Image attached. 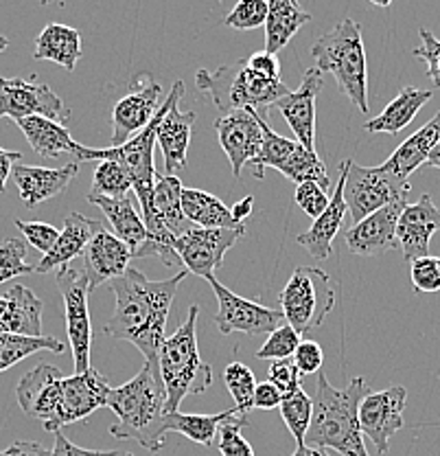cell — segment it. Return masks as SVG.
Instances as JSON below:
<instances>
[{
    "label": "cell",
    "mask_w": 440,
    "mask_h": 456,
    "mask_svg": "<svg viewBox=\"0 0 440 456\" xmlns=\"http://www.w3.org/2000/svg\"><path fill=\"white\" fill-rule=\"evenodd\" d=\"M248 426V415L236 412L230 417L224 426L217 432V448H220L221 456H257L254 454L252 445L244 439L241 430Z\"/></svg>",
    "instance_id": "42"
},
{
    "label": "cell",
    "mask_w": 440,
    "mask_h": 456,
    "mask_svg": "<svg viewBox=\"0 0 440 456\" xmlns=\"http://www.w3.org/2000/svg\"><path fill=\"white\" fill-rule=\"evenodd\" d=\"M408 402L405 387H390L386 391H368L359 402V430L372 441L377 452L386 454L390 439L404 428V411Z\"/></svg>",
    "instance_id": "14"
},
{
    "label": "cell",
    "mask_w": 440,
    "mask_h": 456,
    "mask_svg": "<svg viewBox=\"0 0 440 456\" xmlns=\"http://www.w3.org/2000/svg\"><path fill=\"white\" fill-rule=\"evenodd\" d=\"M283 421H285L287 430L292 432V436L296 439V445H305L307 430L311 426V415H314V403H311L309 395H307L302 388H296V391L283 395L281 406Z\"/></svg>",
    "instance_id": "39"
},
{
    "label": "cell",
    "mask_w": 440,
    "mask_h": 456,
    "mask_svg": "<svg viewBox=\"0 0 440 456\" xmlns=\"http://www.w3.org/2000/svg\"><path fill=\"white\" fill-rule=\"evenodd\" d=\"M368 393L366 379L353 378L342 391L331 387L324 373H318L311 426L307 430L305 444L316 448L335 450L342 456H368L359 430V402Z\"/></svg>",
    "instance_id": "3"
},
{
    "label": "cell",
    "mask_w": 440,
    "mask_h": 456,
    "mask_svg": "<svg viewBox=\"0 0 440 456\" xmlns=\"http://www.w3.org/2000/svg\"><path fill=\"white\" fill-rule=\"evenodd\" d=\"M252 211H254V198L252 196H245L244 200H239L235 207H230V213H233L236 224H244V220L248 216H252Z\"/></svg>",
    "instance_id": "56"
},
{
    "label": "cell",
    "mask_w": 440,
    "mask_h": 456,
    "mask_svg": "<svg viewBox=\"0 0 440 456\" xmlns=\"http://www.w3.org/2000/svg\"><path fill=\"white\" fill-rule=\"evenodd\" d=\"M134 191L125 193L121 198H103V196H92L88 193V202L94 207L101 208L106 213L108 222L112 226V235H116L123 244L130 246L132 255L139 248L140 244L147 240V228L140 216V204L136 196H132Z\"/></svg>",
    "instance_id": "26"
},
{
    "label": "cell",
    "mask_w": 440,
    "mask_h": 456,
    "mask_svg": "<svg viewBox=\"0 0 440 456\" xmlns=\"http://www.w3.org/2000/svg\"><path fill=\"white\" fill-rule=\"evenodd\" d=\"M36 60H49L73 73L82 57V33L73 27L46 25L36 40Z\"/></svg>",
    "instance_id": "31"
},
{
    "label": "cell",
    "mask_w": 440,
    "mask_h": 456,
    "mask_svg": "<svg viewBox=\"0 0 440 456\" xmlns=\"http://www.w3.org/2000/svg\"><path fill=\"white\" fill-rule=\"evenodd\" d=\"M368 3H372L375 7H390L392 0H368Z\"/></svg>",
    "instance_id": "60"
},
{
    "label": "cell",
    "mask_w": 440,
    "mask_h": 456,
    "mask_svg": "<svg viewBox=\"0 0 440 456\" xmlns=\"http://www.w3.org/2000/svg\"><path fill=\"white\" fill-rule=\"evenodd\" d=\"M132 191V178L125 167L116 160H101L92 178V196L103 198H121Z\"/></svg>",
    "instance_id": "41"
},
{
    "label": "cell",
    "mask_w": 440,
    "mask_h": 456,
    "mask_svg": "<svg viewBox=\"0 0 440 456\" xmlns=\"http://www.w3.org/2000/svg\"><path fill=\"white\" fill-rule=\"evenodd\" d=\"M160 94H163V88L158 84H149L118 99L112 110V147L130 141L154 118L160 108Z\"/></svg>",
    "instance_id": "22"
},
{
    "label": "cell",
    "mask_w": 440,
    "mask_h": 456,
    "mask_svg": "<svg viewBox=\"0 0 440 456\" xmlns=\"http://www.w3.org/2000/svg\"><path fill=\"white\" fill-rule=\"evenodd\" d=\"M108 393H110V384L94 369L61 379L60 430L75 421L86 419L97 408L106 406Z\"/></svg>",
    "instance_id": "20"
},
{
    "label": "cell",
    "mask_w": 440,
    "mask_h": 456,
    "mask_svg": "<svg viewBox=\"0 0 440 456\" xmlns=\"http://www.w3.org/2000/svg\"><path fill=\"white\" fill-rule=\"evenodd\" d=\"M428 165H432V167L440 169V142H438L436 147H434V150H432V154H429V159H428Z\"/></svg>",
    "instance_id": "59"
},
{
    "label": "cell",
    "mask_w": 440,
    "mask_h": 456,
    "mask_svg": "<svg viewBox=\"0 0 440 456\" xmlns=\"http://www.w3.org/2000/svg\"><path fill=\"white\" fill-rule=\"evenodd\" d=\"M311 20V13L298 4V0H268V18H265V51L278 55L302 25Z\"/></svg>",
    "instance_id": "29"
},
{
    "label": "cell",
    "mask_w": 440,
    "mask_h": 456,
    "mask_svg": "<svg viewBox=\"0 0 440 456\" xmlns=\"http://www.w3.org/2000/svg\"><path fill=\"white\" fill-rule=\"evenodd\" d=\"M77 175V165L70 163L60 169L51 167H33V165L16 163L12 169V178L20 191L22 202L33 208L40 202L60 196L68 189L73 178Z\"/></svg>",
    "instance_id": "23"
},
{
    "label": "cell",
    "mask_w": 440,
    "mask_h": 456,
    "mask_svg": "<svg viewBox=\"0 0 440 456\" xmlns=\"http://www.w3.org/2000/svg\"><path fill=\"white\" fill-rule=\"evenodd\" d=\"M432 99V90H420L414 86H405L395 99L386 106L380 117L371 118V121L364 123V130L368 134H399L404 127H408L414 121L416 114L420 112V108Z\"/></svg>",
    "instance_id": "30"
},
{
    "label": "cell",
    "mask_w": 440,
    "mask_h": 456,
    "mask_svg": "<svg viewBox=\"0 0 440 456\" xmlns=\"http://www.w3.org/2000/svg\"><path fill=\"white\" fill-rule=\"evenodd\" d=\"M182 213L191 226L200 228H239L230 208L220 198L200 189H182Z\"/></svg>",
    "instance_id": "33"
},
{
    "label": "cell",
    "mask_w": 440,
    "mask_h": 456,
    "mask_svg": "<svg viewBox=\"0 0 440 456\" xmlns=\"http://www.w3.org/2000/svg\"><path fill=\"white\" fill-rule=\"evenodd\" d=\"M22 159L20 151H9L0 147V193H4L7 189V178L12 175L13 165Z\"/></svg>",
    "instance_id": "55"
},
{
    "label": "cell",
    "mask_w": 440,
    "mask_h": 456,
    "mask_svg": "<svg viewBox=\"0 0 440 456\" xmlns=\"http://www.w3.org/2000/svg\"><path fill=\"white\" fill-rule=\"evenodd\" d=\"M42 301L25 285H13L0 297V334H42Z\"/></svg>",
    "instance_id": "25"
},
{
    "label": "cell",
    "mask_w": 440,
    "mask_h": 456,
    "mask_svg": "<svg viewBox=\"0 0 440 456\" xmlns=\"http://www.w3.org/2000/svg\"><path fill=\"white\" fill-rule=\"evenodd\" d=\"M29 145L44 159H58L61 154H73L77 141H73L68 127L46 117H27L16 121Z\"/></svg>",
    "instance_id": "32"
},
{
    "label": "cell",
    "mask_w": 440,
    "mask_h": 456,
    "mask_svg": "<svg viewBox=\"0 0 440 456\" xmlns=\"http://www.w3.org/2000/svg\"><path fill=\"white\" fill-rule=\"evenodd\" d=\"M51 456H123L118 450H86L75 445L64 432H55V445L51 450Z\"/></svg>",
    "instance_id": "52"
},
{
    "label": "cell",
    "mask_w": 440,
    "mask_h": 456,
    "mask_svg": "<svg viewBox=\"0 0 440 456\" xmlns=\"http://www.w3.org/2000/svg\"><path fill=\"white\" fill-rule=\"evenodd\" d=\"M316 69L331 73L338 82V90L347 94L357 110L368 112V66L364 51L362 27L353 18H344L329 33L318 37L311 49Z\"/></svg>",
    "instance_id": "5"
},
{
    "label": "cell",
    "mask_w": 440,
    "mask_h": 456,
    "mask_svg": "<svg viewBox=\"0 0 440 456\" xmlns=\"http://www.w3.org/2000/svg\"><path fill=\"white\" fill-rule=\"evenodd\" d=\"M302 375L298 373V369L293 367L292 358L290 360H276V362L269 364L268 369V382H272L283 395L300 388Z\"/></svg>",
    "instance_id": "51"
},
{
    "label": "cell",
    "mask_w": 440,
    "mask_h": 456,
    "mask_svg": "<svg viewBox=\"0 0 440 456\" xmlns=\"http://www.w3.org/2000/svg\"><path fill=\"white\" fill-rule=\"evenodd\" d=\"M265 18H268V0H236L228 16L224 18V25L236 31H250L263 27Z\"/></svg>",
    "instance_id": "45"
},
{
    "label": "cell",
    "mask_w": 440,
    "mask_h": 456,
    "mask_svg": "<svg viewBox=\"0 0 440 456\" xmlns=\"http://www.w3.org/2000/svg\"><path fill=\"white\" fill-rule=\"evenodd\" d=\"M206 281L211 283L217 303H220V310L215 314V325L220 334H272L274 330H278L285 322L281 310L265 307L261 303L248 301V298L230 292L226 285L217 281V277H208Z\"/></svg>",
    "instance_id": "11"
},
{
    "label": "cell",
    "mask_w": 440,
    "mask_h": 456,
    "mask_svg": "<svg viewBox=\"0 0 440 456\" xmlns=\"http://www.w3.org/2000/svg\"><path fill=\"white\" fill-rule=\"evenodd\" d=\"M33 265L27 264V244L18 237H9L0 244V283L31 274Z\"/></svg>",
    "instance_id": "43"
},
{
    "label": "cell",
    "mask_w": 440,
    "mask_h": 456,
    "mask_svg": "<svg viewBox=\"0 0 440 456\" xmlns=\"http://www.w3.org/2000/svg\"><path fill=\"white\" fill-rule=\"evenodd\" d=\"M296 204L300 207V211L309 217H320L326 207H329V193L326 189L320 187L316 183H302L296 184Z\"/></svg>",
    "instance_id": "47"
},
{
    "label": "cell",
    "mask_w": 440,
    "mask_h": 456,
    "mask_svg": "<svg viewBox=\"0 0 440 456\" xmlns=\"http://www.w3.org/2000/svg\"><path fill=\"white\" fill-rule=\"evenodd\" d=\"M236 408H230V411L217 412V415H187V412H169L167 421H164V428L167 432H180L187 439H191L193 444H200L204 448H211L217 439V432L220 428L230 419V417L236 415Z\"/></svg>",
    "instance_id": "35"
},
{
    "label": "cell",
    "mask_w": 440,
    "mask_h": 456,
    "mask_svg": "<svg viewBox=\"0 0 440 456\" xmlns=\"http://www.w3.org/2000/svg\"><path fill=\"white\" fill-rule=\"evenodd\" d=\"M261 130H263V141H261V150H259L257 159L252 160V167H254V175L259 180L263 178L265 169L274 167L278 169L287 159L293 154V150L298 147V141L285 139L281 136L278 132H274L268 123V114L265 110H261Z\"/></svg>",
    "instance_id": "37"
},
{
    "label": "cell",
    "mask_w": 440,
    "mask_h": 456,
    "mask_svg": "<svg viewBox=\"0 0 440 456\" xmlns=\"http://www.w3.org/2000/svg\"><path fill=\"white\" fill-rule=\"evenodd\" d=\"M184 94V84H173L172 93V106L163 114L158 127H156V142L160 145L164 156V169L169 175L187 167V151L188 142H191L193 121H196V112H180L178 103Z\"/></svg>",
    "instance_id": "19"
},
{
    "label": "cell",
    "mask_w": 440,
    "mask_h": 456,
    "mask_svg": "<svg viewBox=\"0 0 440 456\" xmlns=\"http://www.w3.org/2000/svg\"><path fill=\"white\" fill-rule=\"evenodd\" d=\"M215 130L220 134L221 150L228 156L233 174L239 178L241 169L252 163L261 150V112L252 108L226 112L215 121Z\"/></svg>",
    "instance_id": "15"
},
{
    "label": "cell",
    "mask_w": 440,
    "mask_h": 456,
    "mask_svg": "<svg viewBox=\"0 0 440 456\" xmlns=\"http://www.w3.org/2000/svg\"><path fill=\"white\" fill-rule=\"evenodd\" d=\"M298 345H300V334L292 325L283 322L278 330H274L268 336L261 349L257 351V358L272 360V362H276V360H290Z\"/></svg>",
    "instance_id": "44"
},
{
    "label": "cell",
    "mask_w": 440,
    "mask_h": 456,
    "mask_svg": "<svg viewBox=\"0 0 440 456\" xmlns=\"http://www.w3.org/2000/svg\"><path fill=\"white\" fill-rule=\"evenodd\" d=\"M320 90H323V73L318 69H309L305 70L300 88L274 103V108L292 127L296 141L309 151H316V99Z\"/></svg>",
    "instance_id": "17"
},
{
    "label": "cell",
    "mask_w": 440,
    "mask_h": 456,
    "mask_svg": "<svg viewBox=\"0 0 440 456\" xmlns=\"http://www.w3.org/2000/svg\"><path fill=\"white\" fill-rule=\"evenodd\" d=\"M7 46H9V40L4 36H0V53H3V51L7 49Z\"/></svg>",
    "instance_id": "62"
},
{
    "label": "cell",
    "mask_w": 440,
    "mask_h": 456,
    "mask_svg": "<svg viewBox=\"0 0 440 456\" xmlns=\"http://www.w3.org/2000/svg\"><path fill=\"white\" fill-rule=\"evenodd\" d=\"M278 303L287 325H292L298 334L318 330L335 307V292L329 274L316 265H300L293 270L290 281L278 294Z\"/></svg>",
    "instance_id": "7"
},
{
    "label": "cell",
    "mask_w": 440,
    "mask_h": 456,
    "mask_svg": "<svg viewBox=\"0 0 440 456\" xmlns=\"http://www.w3.org/2000/svg\"><path fill=\"white\" fill-rule=\"evenodd\" d=\"M20 121L27 117H46L64 126L70 110L53 93L49 84H36L33 79L0 77V118Z\"/></svg>",
    "instance_id": "12"
},
{
    "label": "cell",
    "mask_w": 440,
    "mask_h": 456,
    "mask_svg": "<svg viewBox=\"0 0 440 456\" xmlns=\"http://www.w3.org/2000/svg\"><path fill=\"white\" fill-rule=\"evenodd\" d=\"M187 270L167 281H149L140 270L127 268L121 277L112 279L110 288L116 297L115 316L106 325V334L139 346L145 362L158 367V351L164 338L169 312Z\"/></svg>",
    "instance_id": "1"
},
{
    "label": "cell",
    "mask_w": 440,
    "mask_h": 456,
    "mask_svg": "<svg viewBox=\"0 0 440 456\" xmlns=\"http://www.w3.org/2000/svg\"><path fill=\"white\" fill-rule=\"evenodd\" d=\"M13 448H16V456H51L49 450L42 448L36 441H16Z\"/></svg>",
    "instance_id": "57"
},
{
    "label": "cell",
    "mask_w": 440,
    "mask_h": 456,
    "mask_svg": "<svg viewBox=\"0 0 440 456\" xmlns=\"http://www.w3.org/2000/svg\"><path fill=\"white\" fill-rule=\"evenodd\" d=\"M292 456H331L329 450L324 448H316V445H298L296 452H293Z\"/></svg>",
    "instance_id": "58"
},
{
    "label": "cell",
    "mask_w": 440,
    "mask_h": 456,
    "mask_svg": "<svg viewBox=\"0 0 440 456\" xmlns=\"http://www.w3.org/2000/svg\"><path fill=\"white\" fill-rule=\"evenodd\" d=\"M344 213H347V204H344V175L340 174V183L335 187L333 196L329 200V207L324 208L323 216L316 217L314 226L307 232L296 237L298 244L307 250L316 261L329 259L333 253V240L344 224Z\"/></svg>",
    "instance_id": "27"
},
{
    "label": "cell",
    "mask_w": 440,
    "mask_h": 456,
    "mask_svg": "<svg viewBox=\"0 0 440 456\" xmlns=\"http://www.w3.org/2000/svg\"><path fill=\"white\" fill-rule=\"evenodd\" d=\"M197 316L200 307L191 305L187 321L160 345L158 370L169 412H176L187 395H200L212 384L211 364L202 360L197 346Z\"/></svg>",
    "instance_id": "4"
},
{
    "label": "cell",
    "mask_w": 440,
    "mask_h": 456,
    "mask_svg": "<svg viewBox=\"0 0 440 456\" xmlns=\"http://www.w3.org/2000/svg\"><path fill=\"white\" fill-rule=\"evenodd\" d=\"M292 362L300 375L320 373V369H323L324 364L323 346H320L316 340H300V345H298L296 351H293Z\"/></svg>",
    "instance_id": "50"
},
{
    "label": "cell",
    "mask_w": 440,
    "mask_h": 456,
    "mask_svg": "<svg viewBox=\"0 0 440 456\" xmlns=\"http://www.w3.org/2000/svg\"><path fill=\"white\" fill-rule=\"evenodd\" d=\"M16 226L20 228L25 240L29 241L36 250H40L42 255L49 253L51 248L58 241L60 231L55 226L46 224V222H25V220H16Z\"/></svg>",
    "instance_id": "48"
},
{
    "label": "cell",
    "mask_w": 440,
    "mask_h": 456,
    "mask_svg": "<svg viewBox=\"0 0 440 456\" xmlns=\"http://www.w3.org/2000/svg\"><path fill=\"white\" fill-rule=\"evenodd\" d=\"M58 285L64 297L66 330H68L70 351L75 360V373H86L90 367V349H92V325H90L88 294L90 285L86 274L75 268L58 270Z\"/></svg>",
    "instance_id": "9"
},
{
    "label": "cell",
    "mask_w": 440,
    "mask_h": 456,
    "mask_svg": "<svg viewBox=\"0 0 440 456\" xmlns=\"http://www.w3.org/2000/svg\"><path fill=\"white\" fill-rule=\"evenodd\" d=\"M106 406L116 415L110 435L123 441H136L149 452H158L167 435V393H164L160 370L156 364L145 362L140 373L123 387L110 388Z\"/></svg>",
    "instance_id": "2"
},
{
    "label": "cell",
    "mask_w": 440,
    "mask_h": 456,
    "mask_svg": "<svg viewBox=\"0 0 440 456\" xmlns=\"http://www.w3.org/2000/svg\"><path fill=\"white\" fill-rule=\"evenodd\" d=\"M0 456H16V448H7V450H0Z\"/></svg>",
    "instance_id": "61"
},
{
    "label": "cell",
    "mask_w": 440,
    "mask_h": 456,
    "mask_svg": "<svg viewBox=\"0 0 440 456\" xmlns=\"http://www.w3.org/2000/svg\"><path fill=\"white\" fill-rule=\"evenodd\" d=\"M440 142V110L425 123L420 130H416L408 141L401 142L395 151H392L390 159L383 163V167L392 171L399 178L410 180V175L414 174L420 165L428 163L432 150Z\"/></svg>",
    "instance_id": "28"
},
{
    "label": "cell",
    "mask_w": 440,
    "mask_h": 456,
    "mask_svg": "<svg viewBox=\"0 0 440 456\" xmlns=\"http://www.w3.org/2000/svg\"><path fill=\"white\" fill-rule=\"evenodd\" d=\"M283 393L272 382H261L254 388V408L259 411H274L281 406Z\"/></svg>",
    "instance_id": "54"
},
{
    "label": "cell",
    "mask_w": 440,
    "mask_h": 456,
    "mask_svg": "<svg viewBox=\"0 0 440 456\" xmlns=\"http://www.w3.org/2000/svg\"><path fill=\"white\" fill-rule=\"evenodd\" d=\"M196 86L211 97V102L221 112L245 110V108L265 110L292 93L281 79H268L250 70L245 60L221 66L217 70H197Z\"/></svg>",
    "instance_id": "6"
},
{
    "label": "cell",
    "mask_w": 440,
    "mask_h": 456,
    "mask_svg": "<svg viewBox=\"0 0 440 456\" xmlns=\"http://www.w3.org/2000/svg\"><path fill=\"white\" fill-rule=\"evenodd\" d=\"M82 256H84L82 273L86 274L90 292H92L94 288L121 277V274L130 268L132 250L130 246L123 244L116 235H112V232H108L106 228L101 226L97 232H94L92 240L88 241V246L84 248Z\"/></svg>",
    "instance_id": "21"
},
{
    "label": "cell",
    "mask_w": 440,
    "mask_h": 456,
    "mask_svg": "<svg viewBox=\"0 0 440 456\" xmlns=\"http://www.w3.org/2000/svg\"><path fill=\"white\" fill-rule=\"evenodd\" d=\"M412 285L416 292L434 294L440 292V256H419L410 265Z\"/></svg>",
    "instance_id": "46"
},
{
    "label": "cell",
    "mask_w": 440,
    "mask_h": 456,
    "mask_svg": "<svg viewBox=\"0 0 440 456\" xmlns=\"http://www.w3.org/2000/svg\"><path fill=\"white\" fill-rule=\"evenodd\" d=\"M49 3H53V0H42V4H49Z\"/></svg>",
    "instance_id": "63"
},
{
    "label": "cell",
    "mask_w": 440,
    "mask_h": 456,
    "mask_svg": "<svg viewBox=\"0 0 440 456\" xmlns=\"http://www.w3.org/2000/svg\"><path fill=\"white\" fill-rule=\"evenodd\" d=\"M61 370L53 364L40 362L27 370L16 384V397L22 412L42 421L46 432H60Z\"/></svg>",
    "instance_id": "13"
},
{
    "label": "cell",
    "mask_w": 440,
    "mask_h": 456,
    "mask_svg": "<svg viewBox=\"0 0 440 456\" xmlns=\"http://www.w3.org/2000/svg\"><path fill=\"white\" fill-rule=\"evenodd\" d=\"M182 189L178 175H156L154 213L163 220V224L173 237L182 235L187 228H191L182 213Z\"/></svg>",
    "instance_id": "34"
},
{
    "label": "cell",
    "mask_w": 440,
    "mask_h": 456,
    "mask_svg": "<svg viewBox=\"0 0 440 456\" xmlns=\"http://www.w3.org/2000/svg\"><path fill=\"white\" fill-rule=\"evenodd\" d=\"M278 171H281L287 180H292V183L296 184L316 183L323 189H329L331 184L329 174H326L324 163L318 159V154H316V151L305 150L300 142H298V147L293 150L290 159L278 167Z\"/></svg>",
    "instance_id": "38"
},
{
    "label": "cell",
    "mask_w": 440,
    "mask_h": 456,
    "mask_svg": "<svg viewBox=\"0 0 440 456\" xmlns=\"http://www.w3.org/2000/svg\"><path fill=\"white\" fill-rule=\"evenodd\" d=\"M245 66L250 70H254L257 75L268 79H281V61H278V55L268 53V51H259V53H252L245 60Z\"/></svg>",
    "instance_id": "53"
},
{
    "label": "cell",
    "mask_w": 440,
    "mask_h": 456,
    "mask_svg": "<svg viewBox=\"0 0 440 456\" xmlns=\"http://www.w3.org/2000/svg\"><path fill=\"white\" fill-rule=\"evenodd\" d=\"M408 200H396V202L388 204L380 208L372 216L364 217L353 228L344 232L348 250L359 256H377L388 253V250L396 248V222H399L401 211L405 208Z\"/></svg>",
    "instance_id": "16"
},
{
    "label": "cell",
    "mask_w": 440,
    "mask_h": 456,
    "mask_svg": "<svg viewBox=\"0 0 440 456\" xmlns=\"http://www.w3.org/2000/svg\"><path fill=\"white\" fill-rule=\"evenodd\" d=\"M340 174L344 175V204L355 224L396 200H408L410 180L399 178L383 165L362 167L347 159L340 165Z\"/></svg>",
    "instance_id": "8"
},
{
    "label": "cell",
    "mask_w": 440,
    "mask_h": 456,
    "mask_svg": "<svg viewBox=\"0 0 440 456\" xmlns=\"http://www.w3.org/2000/svg\"><path fill=\"white\" fill-rule=\"evenodd\" d=\"M37 351H51V354H64V342L51 338V336H20V334H0V373L18 362H22Z\"/></svg>",
    "instance_id": "36"
},
{
    "label": "cell",
    "mask_w": 440,
    "mask_h": 456,
    "mask_svg": "<svg viewBox=\"0 0 440 456\" xmlns=\"http://www.w3.org/2000/svg\"><path fill=\"white\" fill-rule=\"evenodd\" d=\"M99 228H101V224L97 220H90V217L77 211L68 213L64 217V231L60 232L58 241H55L49 253L33 265V273L44 274L51 273L53 268H66L70 261L77 259L84 253V248H86L88 241L92 240Z\"/></svg>",
    "instance_id": "24"
},
{
    "label": "cell",
    "mask_w": 440,
    "mask_h": 456,
    "mask_svg": "<svg viewBox=\"0 0 440 456\" xmlns=\"http://www.w3.org/2000/svg\"><path fill=\"white\" fill-rule=\"evenodd\" d=\"M224 382L228 393L235 399V408L241 415H248L254 408V388H257V379H254L252 369L244 362H230L224 369Z\"/></svg>",
    "instance_id": "40"
},
{
    "label": "cell",
    "mask_w": 440,
    "mask_h": 456,
    "mask_svg": "<svg viewBox=\"0 0 440 456\" xmlns=\"http://www.w3.org/2000/svg\"><path fill=\"white\" fill-rule=\"evenodd\" d=\"M420 40H423V45L412 53L428 64V77L432 79L434 88H440V40L428 28H420Z\"/></svg>",
    "instance_id": "49"
},
{
    "label": "cell",
    "mask_w": 440,
    "mask_h": 456,
    "mask_svg": "<svg viewBox=\"0 0 440 456\" xmlns=\"http://www.w3.org/2000/svg\"><path fill=\"white\" fill-rule=\"evenodd\" d=\"M245 235V226L239 228H200L191 226L176 237L173 248L187 268L196 277H215V270L224 264V256Z\"/></svg>",
    "instance_id": "10"
},
{
    "label": "cell",
    "mask_w": 440,
    "mask_h": 456,
    "mask_svg": "<svg viewBox=\"0 0 440 456\" xmlns=\"http://www.w3.org/2000/svg\"><path fill=\"white\" fill-rule=\"evenodd\" d=\"M440 231V208L429 193H423L414 204H405L396 222V241L404 250V259L412 264L419 256L429 255V241Z\"/></svg>",
    "instance_id": "18"
}]
</instances>
